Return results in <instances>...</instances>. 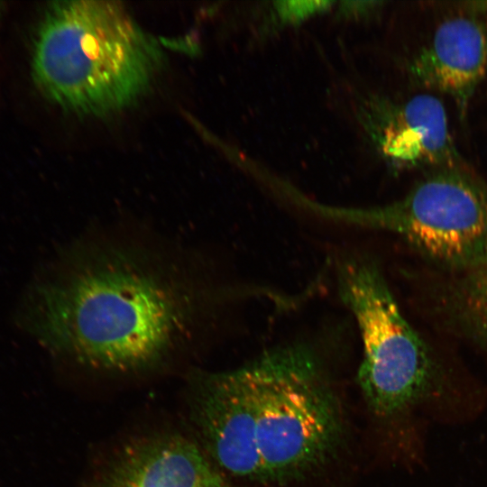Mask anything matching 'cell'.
Segmentation results:
<instances>
[{"instance_id": "1", "label": "cell", "mask_w": 487, "mask_h": 487, "mask_svg": "<svg viewBox=\"0 0 487 487\" xmlns=\"http://www.w3.org/2000/svg\"><path fill=\"white\" fill-rule=\"evenodd\" d=\"M161 251L132 242H87L38 281L23 323L55 354L118 372L149 368L194 339L207 287Z\"/></svg>"}, {"instance_id": "2", "label": "cell", "mask_w": 487, "mask_h": 487, "mask_svg": "<svg viewBox=\"0 0 487 487\" xmlns=\"http://www.w3.org/2000/svg\"><path fill=\"white\" fill-rule=\"evenodd\" d=\"M205 439L236 477L285 484L338 451L344 419L321 361L304 343L278 345L210 375L200 399Z\"/></svg>"}, {"instance_id": "3", "label": "cell", "mask_w": 487, "mask_h": 487, "mask_svg": "<svg viewBox=\"0 0 487 487\" xmlns=\"http://www.w3.org/2000/svg\"><path fill=\"white\" fill-rule=\"evenodd\" d=\"M162 50L127 11L111 1H56L46 8L32 51L41 92L69 112L119 111L148 89Z\"/></svg>"}, {"instance_id": "4", "label": "cell", "mask_w": 487, "mask_h": 487, "mask_svg": "<svg viewBox=\"0 0 487 487\" xmlns=\"http://www.w3.org/2000/svg\"><path fill=\"white\" fill-rule=\"evenodd\" d=\"M337 286L359 327L363 352L357 383L371 411L390 418L444 393L445 365L403 317L378 263L365 255L345 258Z\"/></svg>"}, {"instance_id": "5", "label": "cell", "mask_w": 487, "mask_h": 487, "mask_svg": "<svg viewBox=\"0 0 487 487\" xmlns=\"http://www.w3.org/2000/svg\"><path fill=\"white\" fill-rule=\"evenodd\" d=\"M322 211L393 233L444 271L487 263V184L467 166L432 170L405 198L384 207Z\"/></svg>"}, {"instance_id": "6", "label": "cell", "mask_w": 487, "mask_h": 487, "mask_svg": "<svg viewBox=\"0 0 487 487\" xmlns=\"http://www.w3.org/2000/svg\"><path fill=\"white\" fill-rule=\"evenodd\" d=\"M364 123L382 155L399 168L466 167L449 133L442 102L418 95L400 103L372 101Z\"/></svg>"}, {"instance_id": "7", "label": "cell", "mask_w": 487, "mask_h": 487, "mask_svg": "<svg viewBox=\"0 0 487 487\" xmlns=\"http://www.w3.org/2000/svg\"><path fill=\"white\" fill-rule=\"evenodd\" d=\"M409 71L418 84L452 97L464 117L487 77V24L473 17L445 21L413 58Z\"/></svg>"}, {"instance_id": "8", "label": "cell", "mask_w": 487, "mask_h": 487, "mask_svg": "<svg viewBox=\"0 0 487 487\" xmlns=\"http://www.w3.org/2000/svg\"><path fill=\"white\" fill-rule=\"evenodd\" d=\"M96 487H229L195 443L178 436L148 438L124 449Z\"/></svg>"}, {"instance_id": "9", "label": "cell", "mask_w": 487, "mask_h": 487, "mask_svg": "<svg viewBox=\"0 0 487 487\" xmlns=\"http://www.w3.org/2000/svg\"><path fill=\"white\" fill-rule=\"evenodd\" d=\"M429 280V312L450 334L487 350V263Z\"/></svg>"}, {"instance_id": "10", "label": "cell", "mask_w": 487, "mask_h": 487, "mask_svg": "<svg viewBox=\"0 0 487 487\" xmlns=\"http://www.w3.org/2000/svg\"><path fill=\"white\" fill-rule=\"evenodd\" d=\"M328 2H281L278 3V14L284 21H298L327 7Z\"/></svg>"}, {"instance_id": "11", "label": "cell", "mask_w": 487, "mask_h": 487, "mask_svg": "<svg viewBox=\"0 0 487 487\" xmlns=\"http://www.w3.org/2000/svg\"><path fill=\"white\" fill-rule=\"evenodd\" d=\"M464 5L473 11L487 13V1H471Z\"/></svg>"}, {"instance_id": "12", "label": "cell", "mask_w": 487, "mask_h": 487, "mask_svg": "<svg viewBox=\"0 0 487 487\" xmlns=\"http://www.w3.org/2000/svg\"><path fill=\"white\" fill-rule=\"evenodd\" d=\"M1 9H2V3L0 2V12H1Z\"/></svg>"}]
</instances>
